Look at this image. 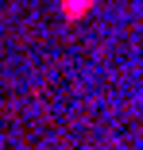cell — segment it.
Masks as SVG:
<instances>
[{
  "mask_svg": "<svg viewBox=\"0 0 143 150\" xmlns=\"http://www.w3.org/2000/svg\"><path fill=\"white\" fill-rule=\"evenodd\" d=\"M93 4H97V0H58V12H62L66 23H77V19H85L93 12Z\"/></svg>",
  "mask_w": 143,
  "mask_h": 150,
  "instance_id": "obj_1",
  "label": "cell"
}]
</instances>
